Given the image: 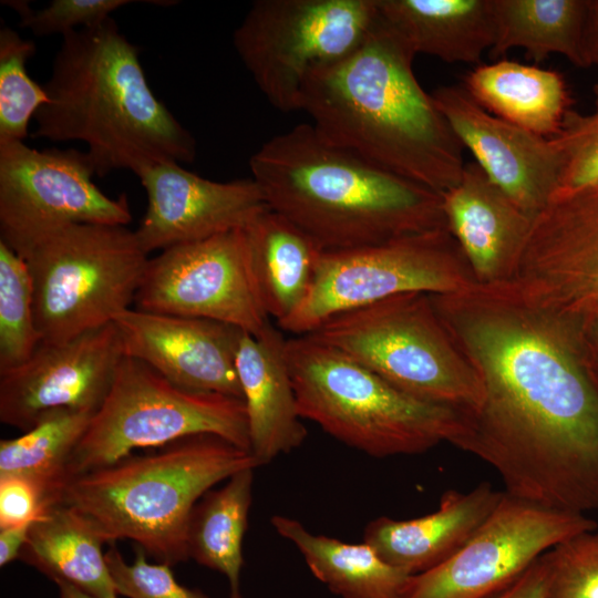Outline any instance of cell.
Returning <instances> with one entry per match:
<instances>
[{
	"mask_svg": "<svg viewBox=\"0 0 598 598\" xmlns=\"http://www.w3.org/2000/svg\"><path fill=\"white\" fill-rule=\"evenodd\" d=\"M59 588L60 598H100L93 595H90L80 588L68 584L65 581L55 582Z\"/></svg>",
	"mask_w": 598,
	"mask_h": 598,
	"instance_id": "b9f144b4",
	"label": "cell"
},
{
	"mask_svg": "<svg viewBox=\"0 0 598 598\" xmlns=\"http://www.w3.org/2000/svg\"><path fill=\"white\" fill-rule=\"evenodd\" d=\"M474 285L477 283L472 270L447 229L322 251L305 301L277 326L305 336L339 313L393 296L446 293Z\"/></svg>",
	"mask_w": 598,
	"mask_h": 598,
	"instance_id": "8fae6325",
	"label": "cell"
},
{
	"mask_svg": "<svg viewBox=\"0 0 598 598\" xmlns=\"http://www.w3.org/2000/svg\"><path fill=\"white\" fill-rule=\"evenodd\" d=\"M594 94L592 113L582 115L568 110L560 132L554 136L561 156L554 197L598 184V83Z\"/></svg>",
	"mask_w": 598,
	"mask_h": 598,
	"instance_id": "836d02e7",
	"label": "cell"
},
{
	"mask_svg": "<svg viewBox=\"0 0 598 598\" xmlns=\"http://www.w3.org/2000/svg\"><path fill=\"white\" fill-rule=\"evenodd\" d=\"M114 324L125 357L146 363L183 389L243 400L235 363L240 329L135 308L118 315Z\"/></svg>",
	"mask_w": 598,
	"mask_h": 598,
	"instance_id": "d6986e66",
	"label": "cell"
},
{
	"mask_svg": "<svg viewBox=\"0 0 598 598\" xmlns=\"http://www.w3.org/2000/svg\"><path fill=\"white\" fill-rule=\"evenodd\" d=\"M35 50L32 40L9 27L0 29V142H24L31 118L48 102L43 84L27 72Z\"/></svg>",
	"mask_w": 598,
	"mask_h": 598,
	"instance_id": "1f68e13d",
	"label": "cell"
},
{
	"mask_svg": "<svg viewBox=\"0 0 598 598\" xmlns=\"http://www.w3.org/2000/svg\"><path fill=\"white\" fill-rule=\"evenodd\" d=\"M431 299L482 382L481 402L462 413L452 445L493 467L508 495L598 511V388L570 315L512 282Z\"/></svg>",
	"mask_w": 598,
	"mask_h": 598,
	"instance_id": "6da1fadb",
	"label": "cell"
},
{
	"mask_svg": "<svg viewBox=\"0 0 598 598\" xmlns=\"http://www.w3.org/2000/svg\"><path fill=\"white\" fill-rule=\"evenodd\" d=\"M504 492L482 482L468 492L445 491L436 511L411 519L370 520L363 542L390 565L414 576L452 557L496 508Z\"/></svg>",
	"mask_w": 598,
	"mask_h": 598,
	"instance_id": "44dd1931",
	"label": "cell"
},
{
	"mask_svg": "<svg viewBox=\"0 0 598 598\" xmlns=\"http://www.w3.org/2000/svg\"><path fill=\"white\" fill-rule=\"evenodd\" d=\"M431 96L491 182L534 219L557 190L561 156L556 138L491 114L464 86H440Z\"/></svg>",
	"mask_w": 598,
	"mask_h": 598,
	"instance_id": "e0dca14e",
	"label": "cell"
},
{
	"mask_svg": "<svg viewBox=\"0 0 598 598\" xmlns=\"http://www.w3.org/2000/svg\"><path fill=\"white\" fill-rule=\"evenodd\" d=\"M260 466L250 451L221 437L188 436L73 477L62 502L104 543L131 539L158 563L174 566L189 558L188 525L199 499L233 474Z\"/></svg>",
	"mask_w": 598,
	"mask_h": 598,
	"instance_id": "5b68a950",
	"label": "cell"
},
{
	"mask_svg": "<svg viewBox=\"0 0 598 598\" xmlns=\"http://www.w3.org/2000/svg\"><path fill=\"white\" fill-rule=\"evenodd\" d=\"M285 344L281 332L269 324L258 336L241 331L236 350L250 452L262 465L298 448L308 435L298 411Z\"/></svg>",
	"mask_w": 598,
	"mask_h": 598,
	"instance_id": "7402d4cb",
	"label": "cell"
},
{
	"mask_svg": "<svg viewBox=\"0 0 598 598\" xmlns=\"http://www.w3.org/2000/svg\"><path fill=\"white\" fill-rule=\"evenodd\" d=\"M464 89L487 112L544 137L556 136L568 112L566 83L556 71L501 60L478 65Z\"/></svg>",
	"mask_w": 598,
	"mask_h": 598,
	"instance_id": "d4e9b609",
	"label": "cell"
},
{
	"mask_svg": "<svg viewBox=\"0 0 598 598\" xmlns=\"http://www.w3.org/2000/svg\"><path fill=\"white\" fill-rule=\"evenodd\" d=\"M543 558L547 598H598V528L565 539Z\"/></svg>",
	"mask_w": 598,
	"mask_h": 598,
	"instance_id": "d6a6232c",
	"label": "cell"
},
{
	"mask_svg": "<svg viewBox=\"0 0 598 598\" xmlns=\"http://www.w3.org/2000/svg\"><path fill=\"white\" fill-rule=\"evenodd\" d=\"M148 254L126 225L75 224L25 258L41 342L62 343L131 308Z\"/></svg>",
	"mask_w": 598,
	"mask_h": 598,
	"instance_id": "ba28073f",
	"label": "cell"
},
{
	"mask_svg": "<svg viewBox=\"0 0 598 598\" xmlns=\"http://www.w3.org/2000/svg\"><path fill=\"white\" fill-rule=\"evenodd\" d=\"M305 336L346 353L417 400L462 413L481 402L480 375L430 293H402L339 313Z\"/></svg>",
	"mask_w": 598,
	"mask_h": 598,
	"instance_id": "52a82bcc",
	"label": "cell"
},
{
	"mask_svg": "<svg viewBox=\"0 0 598 598\" xmlns=\"http://www.w3.org/2000/svg\"><path fill=\"white\" fill-rule=\"evenodd\" d=\"M33 523L0 528V566L19 558Z\"/></svg>",
	"mask_w": 598,
	"mask_h": 598,
	"instance_id": "ab89813d",
	"label": "cell"
},
{
	"mask_svg": "<svg viewBox=\"0 0 598 598\" xmlns=\"http://www.w3.org/2000/svg\"><path fill=\"white\" fill-rule=\"evenodd\" d=\"M378 18V0H257L233 44L267 101L293 112L308 80L351 55Z\"/></svg>",
	"mask_w": 598,
	"mask_h": 598,
	"instance_id": "30bf717a",
	"label": "cell"
},
{
	"mask_svg": "<svg viewBox=\"0 0 598 598\" xmlns=\"http://www.w3.org/2000/svg\"><path fill=\"white\" fill-rule=\"evenodd\" d=\"M415 55L379 13L351 55L308 80L299 111L330 143L443 194L462 177L463 145L416 80Z\"/></svg>",
	"mask_w": 598,
	"mask_h": 598,
	"instance_id": "7a4b0ae2",
	"label": "cell"
},
{
	"mask_svg": "<svg viewBox=\"0 0 598 598\" xmlns=\"http://www.w3.org/2000/svg\"><path fill=\"white\" fill-rule=\"evenodd\" d=\"M587 0H494L493 56L522 48L535 62L550 54L588 68L584 51Z\"/></svg>",
	"mask_w": 598,
	"mask_h": 598,
	"instance_id": "f1b7e54d",
	"label": "cell"
},
{
	"mask_svg": "<svg viewBox=\"0 0 598 598\" xmlns=\"http://www.w3.org/2000/svg\"><path fill=\"white\" fill-rule=\"evenodd\" d=\"M488 598H547V567L543 555L515 581Z\"/></svg>",
	"mask_w": 598,
	"mask_h": 598,
	"instance_id": "f35d334b",
	"label": "cell"
},
{
	"mask_svg": "<svg viewBox=\"0 0 598 598\" xmlns=\"http://www.w3.org/2000/svg\"><path fill=\"white\" fill-rule=\"evenodd\" d=\"M285 355L301 419L367 455L421 454L460 431L462 412L417 400L309 336L286 339Z\"/></svg>",
	"mask_w": 598,
	"mask_h": 598,
	"instance_id": "8992f818",
	"label": "cell"
},
{
	"mask_svg": "<svg viewBox=\"0 0 598 598\" xmlns=\"http://www.w3.org/2000/svg\"><path fill=\"white\" fill-rule=\"evenodd\" d=\"M41 341L28 264L0 241V372L25 362Z\"/></svg>",
	"mask_w": 598,
	"mask_h": 598,
	"instance_id": "4dcf8cb0",
	"label": "cell"
},
{
	"mask_svg": "<svg viewBox=\"0 0 598 598\" xmlns=\"http://www.w3.org/2000/svg\"><path fill=\"white\" fill-rule=\"evenodd\" d=\"M569 315L577 352L598 388V307L586 312Z\"/></svg>",
	"mask_w": 598,
	"mask_h": 598,
	"instance_id": "74e56055",
	"label": "cell"
},
{
	"mask_svg": "<svg viewBox=\"0 0 598 598\" xmlns=\"http://www.w3.org/2000/svg\"><path fill=\"white\" fill-rule=\"evenodd\" d=\"M249 167L268 207L323 251L447 229L441 194L330 143L311 123L265 142Z\"/></svg>",
	"mask_w": 598,
	"mask_h": 598,
	"instance_id": "277c9868",
	"label": "cell"
},
{
	"mask_svg": "<svg viewBox=\"0 0 598 598\" xmlns=\"http://www.w3.org/2000/svg\"><path fill=\"white\" fill-rule=\"evenodd\" d=\"M378 8L416 54L480 63L495 41L494 0H378Z\"/></svg>",
	"mask_w": 598,
	"mask_h": 598,
	"instance_id": "603a6c76",
	"label": "cell"
},
{
	"mask_svg": "<svg viewBox=\"0 0 598 598\" xmlns=\"http://www.w3.org/2000/svg\"><path fill=\"white\" fill-rule=\"evenodd\" d=\"M270 523L298 549L312 575L340 598L403 597L411 575L386 563L367 543L313 534L285 515H274Z\"/></svg>",
	"mask_w": 598,
	"mask_h": 598,
	"instance_id": "4316f807",
	"label": "cell"
},
{
	"mask_svg": "<svg viewBox=\"0 0 598 598\" xmlns=\"http://www.w3.org/2000/svg\"><path fill=\"white\" fill-rule=\"evenodd\" d=\"M511 282L561 312L598 307V184L553 197L533 219Z\"/></svg>",
	"mask_w": 598,
	"mask_h": 598,
	"instance_id": "2e32d148",
	"label": "cell"
},
{
	"mask_svg": "<svg viewBox=\"0 0 598 598\" xmlns=\"http://www.w3.org/2000/svg\"><path fill=\"white\" fill-rule=\"evenodd\" d=\"M124 358L113 323L62 343L41 342L23 363L0 372V421L22 432L58 410L95 413Z\"/></svg>",
	"mask_w": 598,
	"mask_h": 598,
	"instance_id": "9a60e30c",
	"label": "cell"
},
{
	"mask_svg": "<svg viewBox=\"0 0 598 598\" xmlns=\"http://www.w3.org/2000/svg\"><path fill=\"white\" fill-rule=\"evenodd\" d=\"M56 504L34 481L0 475V528L33 523Z\"/></svg>",
	"mask_w": 598,
	"mask_h": 598,
	"instance_id": "8d00e7d4",
	"label": "cell"
},
{
	"mask_svg": "<svg viewBox=\"0 0 598 598\" xmlns=\"http://www.w3.org/2000/svg\"><path fill=\"white\" fill-rule=\"evenodd\" d=\"M202 434L250 451L244 401L183 389L146 363L124 355L71 456L69 481L114 464L136 448H157Z\"/></svg>",
	"mask_w": 598,
	"mask_h": 598,
	"instance_id": "9c48e42d",
	"label": "cell"
},
{
	"mask_svg": "<svg viewBox=\"0 0 598 598\" xmlns=\"http://www.w3.org/2000/svg\"><path fill=\"white\" fill-rule=\"evenodd\" d=\"M584 51L588 66L598 68V0H587Z\"/></svg>",
	"mask_w": 598,
	"mask_h": 598,
	"instance_id": "60d3db41",
	"label": "cell"
},
{
	"mask_svg": "<svg viewBox=\"0 0 598 598\" xmlns=\"http://www.w3.org/2000/svg\"><path fill=\"white\" fill-rule=\"evenodd\" d=\"M105 559L117 594L126 598H207L200 591L179 584L172 566L150 563L140 547L134 560L127 563L112 544Z\"/></svg>",
	"mask_w": 598,
	"mask_h": 598,
	"instance_id": "e575fe53",
	"label": "cell"
},
{
	"mask_svg": "<svg viewBox=\"0 0 598 598\" xmlns=\"http://www.w3.org/2000/svg\"><path fill=\"white\" fill-rule=\"evenodd\" d=\"M244 231L261 303L278 324L305 301L323 250L301 228L270 208Z\"/></svg>",
	"mask_w": 598,
	"mask_h": 598,
	"instance_id": "cb8c5ba5",
	"label": "cell"
},
{
	"mask_svg": "<svg viewBox=\"0 0 598 598\" xmlns=\"http://www.w3.org/2000/svg\"><path fill=\"white\" fill-rule=\"evenodd\" d=\"M43 86L31 136L85 143L99 177L195 159V138L155 96L138 48L111 17L62 37Z\"/></svg>",
	"mask_w": 598,
	"mask_h": 598,
	"instance_id": "3957f363",
	"label": "cell"
},
{
	"mask_svg": "<svg viewBox=\"0 0 598 598\" xmlns=\"http://www.w3.org/2000/svg\"><path fill=\"white\" fill-rule=\"evenodd\" d=\"M245 468L207 492L193 509L188 532L189 558L223 574L230 598H241L243 543L252 502L254 472Z\"/></svg>",
	"mask_w": 598,
	"mask_h": 598,
	"instance_id": "83f0119b",
	"label": "cell"
},
{
	"mask_svg": "<svg viewBox=\"0 0 598 598\" xmlns=\"http://www.w3.org/2000/svg\"><path fill=\"white\" fill-rule=\"evenodd\" d=\"M135 309L230 324L252 336L270 323L252 276L244 229L150 258Z\"/></svg>",
	"mask_w": 598,
	"mask_h": 598,
	"instance_id": "5bb4252c",
	"label": "cell"
},
{
	"mask_svg": "<svg viewBox=\"0 0 598 598\" xmlns=\"http://www.w3.org/2000/svg\"><path fill=\"white\" fill-rule=\"evenodd\" d=\"M598 528L586 514L504 495L473 537L441 565L411 576L402 598H488L565 539Z\"/></svg>",
	"mask_w": 598,
	"mask_h": 598,
	"instance_id": "4fadbf2b",
	"label": "cell"
},
{
	"mask_svg": "<svg viewBox=\"0 0 598 598\" xmlns=\"http://www.w3.org/2000/svg\"><path fill=\"white\" fill-rule=\"evenodd\" d=\"M441 196L446 228L460 246L476 283L511 282L533 219L491 182L476 162L466 163L458 184Z\"/></svg>",
	"mask_w": 598,
	"mask_h": 598,
	"instance_id": "ffe728a7",
	"label": "cell"
},
{
	"mask_svg": "<svg viewBox=\"0 0 598 598\" xmlns=\"http://www.w3.org/2000/svg\"><path fill=\"white\" fill-rule=\"evenodd\" d=\"M93 412L58 410L20 436L0 441V475H21L38 483L56 503L69 482L71 456Z\"/></svg>",
	"mask_w": 598,
	"mask_h": 598,
	"instance_id": "f546056e",
	"label": "cell"
},
{
	"mask_svg": "<svg viewBox=\"0 0 598 598\" xmlns=\"http://www.w3.org/2000/svg\"><path fill=\"white\" fill-rule=\"evenodd\" d=\"M84 151L0 142V241L25 259L42 241L75 224L128 225L127 197L105 195Z\"/></svg>",
	"mask_w": 598,
	"mask_h": 598,
	"instance_id": "7c38bea8",
	"label": "cell"
},
{
	"mask_svg": "<svg viewBox=\"0 0 598 598\" xmlns=\"http://www.w3.org/2000/svg\"><path fill=\"white\" fill-rule=\"evenodd\" d=\"M130 0H53L47 7L34 10L28 1H3L20 17V27L30 29L37 37L61 34L95 25L111 13L132 3Z\"/></svg>",
	"mask_w": 598,
	"mask_h": 598,
	"instance_id": "d590c367",
	"label": "cell"
},
{
	"mask_svg": "<svg viewBox=\"0 0 598 598\" xmlns=\"http://www.w3.org/2000/svg\"><path fill=\"white\" fill-rule=\"evenodd\" d=\"M103 544L90 522L62 502L33 522L19 559L54 582L65 581L100 598H117Z\"/></svg>",
	"mask_w": 598,
	"mask_h": 598,
	"instance_id": "484cf974",
	"label": "cell"
},
{
	"mask_svg": "<svg viewBox=\"0 0 598 598\" xmlns=\"http://www.w3.org/2000/svg\"><path fill=\"white\" fill-rule=\"evenodd\" d=\"M138 178L147 205L135 234L148 255L244 229L269 209L251 177L216 182L179 163L163 162L145 169Z\"/></svg>",
	"mask_w": 598,
	"mask_h": 598,
	"instance_id": "ac0fdd59",
	"label": "cell"
}]
</instances>
